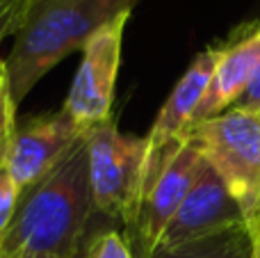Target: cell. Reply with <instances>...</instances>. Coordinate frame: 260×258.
<instances>
[{"label": "cell", "mask_w": 260, "mask_h": 258, "mask_svg": "<svg viewBox=\"0 0 260 258\" xmlns=\"http://www.w3.org/2000/svg\"><path fill=\"white\" fill-rule=\"evenodd\" d=\"M94 210L85 137L48 176L21 192L0 236V258H78Z\"/></svg>", "instance_id": "cell-1"}, {"label": "cell", "mask_w": 260, "mask_h": 258, "mask_svg": "<svg viewBox=\"0 0 260 258\" xmlns=\"http://www.w3.org/2000/svg\"><path fill=\"white\" fill-rule=\"evenodd\" d=\"M135 0H27L5 73L14 105L64 57L82 50L103 25L130 14Z\"/></svg>", "instance_id": "cell-2"}, {"label": "cell", "mask_w": 260, "mask_h": 258, "mask_svg": "<svg viewBox=\"0 0 260 258\" xmlns=\"http://www.w3.org/2000/svg\"><path fill=\"white\" fill-rule=\"evenodd\" d=\"M185 140L219 174L244 215V227L260 240V114L229 108L189 126Z\"/></svg>", "instance_id": "cell-3"}, {"label": "cell", "mask_w": 260, "mask_h": 258, "mask_svg": "<svg viewBox=\"0 0 260 258\" xmlns=\"http://www.w3.org/2000/svg\"><path fill=\"white\" fill-rule=\"evenodd\" d=\"M146 137L123 135L112 119L87 133V169L99 213L135 227L146 185Z\"/></svg>", "instance_id": "cell-4"}, {"label": "cell", "mask_w": 260, "mask_h": 258, "mask_svg": "<svg viewBox=\"0 0 260 258\" xmlns=\"http://www.w3.org/2000/svg\"><path fill=\"white\" fill-rule=\"evenodd\" d=\"M128 18L130 14H121L110 21L82 48V59L78 64L76 78L69 87L62 110L85 133L112 119L114 87H117Z\"/></svg>", "instance_id": "cell-5"}, {"label": "cell", "mask_w": 260, "mask_h": 258, "mask_svg": "<svg viewBox=\"0 0 260 258\" xmlns=\"http://www.w3.org/2000/svg\"><path fill=\"white\" fill-rule=\"evenodd\" d=\"M85 137L87 133L62 108L57 112L30 117L21 123L16 121L5 155V167L18 190L25 192L48 176Z\"/></svg>", "instance_id": "cell-6"}, {"label": "cell", "mask_w": 260, "mask_h": 258, "mask_svg": "<svg viewBox=\"0 0 260 258\" xmlns=\"http://www.w3.org/2000/svg\"><path fill=\"white\" fill-rule=\"evenodd\" d=\"M224 44L210 46L208 50L199 53L194 62L187 67L178 82H176L174 91L165 105L160 108L155 121L151 126L146 142H148V158H146V185H144V195L151 187V183L157 178V174L165 169V165L174 158V153L183 146L187 128L192 126L194 112H197L199 103H201L203 94H206L208 85L212 80L215 67L219 62V55Z\"/></svg>", "instance_id": "cell-7"}, {"label": "cell", "mask_w": 260, "mask_h": 258, "mask_svg": "<svg viewBox=\"0 0 260 258\" xmlns=\"http://www.w3.org/2000/svg\"><path fill=\"white\" fill-rule=\"evenodd\" d=\"M238 224H244V215L238 201L233 199L219 174L203 160L187 197L167 224L157 247H178L185 242L215 236Z\"/></svg>", "instance_id": "cell-8"}, {"label": "cell", "mask_w": 260, "mask_h": 258, "mask_svg": "<svg viewBox=\"0 0 260 258\" xmlns=\"http://www.w3.org/2000/svg\"><path fill=\"white\" fill-rule=\"evenodd\" d=\"M201 165L203 158L199 149L185 140L183 146L176 151L174 158L165 165V169L146 190L139 217L135 222V245L144 256H148L157 247L167 224L171 222L183 199L187 197Z\"/></svg>", "instance_id": "cell-9"}, {"label": "cell", "mask_w": 260, "mask_h": 258, "mask_svg": "<svg viewBox=\"0 0 260 258\" xmlns=\"http://www.w3.org/2000/svg\"><path fill=\"white\" fill-rule=\"evenodd\" d=\"M260 64V27L244 25L238 35H231L224 41L219 62L215 67L212 80L194 112L192 126L210 117L226 112L240 99L244 87ZM189 131V128H187Z\"/></svg>", "instance_id": "cell-10"}, {"label": "cell", "mask_w": 260, "mask_h": 258, "mask_svg": "<svg viewBox=\"0 0 260 258\" xmlns=\"http://www.w3.org/2000/svg\"><path fill=\"white\" fill-rule=\"evenodd\" d=\"M142 258H256V245L244 224L231 227L215 236L201 238L194 242H185L178 247H157L148 256Z\"/></svg>", "instance_id": "cell-11"}, {"label": "cell", "mask_w": 260, "mask_h": 258, "mask_svg": "<svg viewBox=\"0 0 260 258\" xmlns=\"http://www.w3.org/2000/svg\"><path fill=\"white\" fill-rule=\"evenodd\" d=\"M78 258H135L128 240L119 231H101L82 242Z\"/></svg>", "instance_id": "cell-12"}, {"label": "cell", "mask_w": 260, "mask_h": 258, "mask_svg": "<svg viewBox=\"0 0 260 258\" xmlns=\"http://www.w3.org/2000/svg\"><path fill=\"white\" fill-rule=\"evenodd\" d=\"M14 128H16V105L9 96L7 76H3L0 78V165L5 163Z\"/></svg>", "instance_id": "cell-13"}, {"label": "cell", "mask_w": 260, "mask_h": 258, "mask_svg": "<svg viewBox=\"0 0 260 258\" xmlns=\"http://www.w3.org/2000/svg\"><path fill=\"white\" fill-rule=\"evenodd\" d=\"M18 197H21V190L14 183V178L9 176L5 163L0 165V236L7 231L9 222L14 217V210H16Z\"/></svg>", "instance_id": "cell-14"}, {"label": "cell", "mask_w": 260, "mask_h": 258, "mask_svg": "<svg viewBox=\"0 0 260 258\" xmlns=\"http://www.w3.org/2000/svg\"><path fill=\"white\" fill-rule=\"evenodd\" d=\"M25 5L27 0H0V39L16 32Z\"/></svg>", "instance_id": "cell-15"}, {"label": "cell", "mask_w": 260, "mask_h": 258, "mask_svg": "<svg viewBox=\"0 0 260 258\" xmlns=\"http://www.w3.org/2000/svg\"><path fill=\"white\" fill-rule=\"evenodd\" d=\"M233 108L260 114V64H258L256 73L251 76V80H249V85L244 87V91L240 94V99L233 103Z\"/></svg>", "instance_id": "cell-16"}, {"label": "cell", "mask_w": 260, "mask_h": 258, "mask_svg": "<svg viewBox=\"0 0 260 258\" xmlns=\"http://www.w3.org/2000/svg\"><path fill=\"white\" fill-rule=\"evenodd\" d=\"M0 44H3V39H0ZM3 76H7V73H5V57L0 55V78Z\"/></svg>", "instance_id": "cell-17"}, {"label": "cell", "mask_w": 260, "mask_h": 258, "mask_svg": "<svg viewBox=\"0 0 260 258\" xmlns=\"http://www.w3.org/2000/svg\"><path fill=\"white\" fill-rule=\"evenodd\" d=\"M256 258H260V242L256 245Z\"/></svg>", "instance_id": "cell-18"}, {"label": "cell", "mask_w": 260, "mask_h": 258, "mask_svg": "<svg viewBox=\"0 0 260 258\" xmlns=\"http://www.w3.org/2000/svg\"><path fill=\"white\" fill-rule=\"evenodd\" d=\"M135 258H142V256H139V254H135Z\"/></svg>", "instance_id": "cell-19"}, {"label": "cell", "mask_w": 260, "mask_h": 258, "mask_svg": "<svg viewBox=\"0 0 260 258\" xmlns=\"http://www.w3.org/2000/svg\"><path fill=\"white\" fill-rule=\"evenodd\" d=\"M258 242H260V240H258Z\"/></svg>", "instance_id": "cell-20"}]
</instances>
